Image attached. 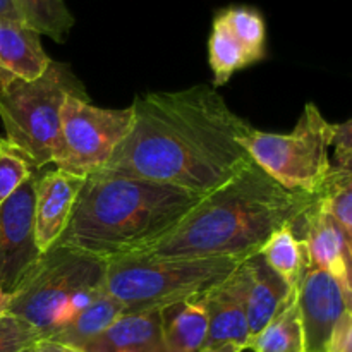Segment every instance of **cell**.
I'll return each mask as SVG.
<instances>
[{"instance_id":"obj_15","label":"cell","mask_w":352,"mask_h":352,"mask_svg":"<svg viewBox=\"0 0 352 352\" xmlns=\"http://www.w3.org/2000/svg\"><path fill=\"white\" fill-rule=\"evenodd\" d=\"M41 34L19 19H0V79L33 81L50 65Z\"/></svg>"},{"instance_id":"obj_32","label":"cell","mask_w":352,"mask_h":352,"mask_svg":"<svg viewBox=\"0 0 352 352\" xmlns=\"http://www.w3.org/2000/svg\"><path fill=\"white\" fill-rule=\"evenodd\" d=\"M24 352H34V347H31V349H28V351H24Z\"/></svg>"},{"instance_id":"obj_20","label":"cell","mask_w":352,"mask_h":352,"mask_svg":"<svg viewBox=\"0 0 352 352\" xmlns=\"http://www.w3.org/2000/svg\"><path fill=\"white\" fill-rule=\"evenodd\" d=\"M265 263L291 289H298L302 275L311 265L305 241L298 237L292 226H284L272 234L260 250Z\"/></svg>"},{"instance_id":"obj_23","label":"cell","mask_w":352,"mask_h":352,"mask_svg":"<svg viewBox=\"0 0 352 352\" xmlns=\"http://www.w3.org/2000/svg\"><path fill=\"white\" fill-rule=\"evenodd\" d=\"M318 199L327 212L352 237V172H340L332 168Z\"/></svg>"},{"instance_id":"obj_14","label":"cell","mask_w":352,"mask_h":352,"mask_svg":"<svg viewBox=\"0 0 352 352\" xmlns=\"http://www.w3.org/2000/svg\"><path fill=\"white\" fill-rule=\"evenodd\" d=\"M239 270L244 282V302L251 340L280 313L296 289L289 287L265 263L260 253L248 256L239 265Z\"/></svg>"},{"instance_id":"obj_7","label":"cell","mask_w":352,"mask_h":352,"mask_svg":"<svg viewBox=\"0 0 352 352\" xmlns=\"http://www.w3.org/2000/svg\"><path fill=\"white\" fill-rule=\"evenodd\" d=\"M333 124L315 103H306L291 133H265L251 127L241 144L251 160L282 188L316 196L332 172Z\"/></svg>"},{"instance_id":"obj_6","label":"cell","mask_w":352,"mask_h":352,"mask_svg":"<svg viewBox=\"0 0 352 352\" xmlns=\"http://www.w3.org/2000/svg\"><path fill=\"white\" fill-rule=\"evenodd\" d=\"M246 258H168L131 254L105 265L107 294L127 313L165 308L205 294L229 277Z\"/></svg>"},{"instance_id":"obj_16","label":"cell","mask_w":352,"mask_h":352,"mask_svg":"<svg viewBox=\"0 0 352 352\" xmlns=\"http://www.w3.org/2000/svg\"><path fill=\"white\" fill-rule=\"evenodd\" d=\"M162 308L126 313L82 352H168L162 337Z\"/></svg>"},{"instance_id":"obj_28","label":"cell","mask_w":352,"mask_h":352,"mask_svg":"<svg viewBox=\"0 0 352 352\" xmlns=\"http://www.w3.org/2000/svg\"><path fill=\"white\" fill-rule=\"evenodd\" d=\"M34 352H82V351L60 346V344H55V342H52V340H47V339H41L40 342L34 346Z\"/></svg>"},{"instance_id":"obj_8","label":"cell","mask_w":352,"mask_h":352,"mask_svg":"<svg viewBox=\"0 0 352 352\" xmlns=\"http://www.w3.org/2000/svg\"><path fill=\"white\" fill-rule=\"evenodd\" d=\"M133 124V107L103 109L88 96L71 95L60 117L62 153L55 167L88 177L100 172Z\"/></svg>"},{"instance_id":"obj_5","label":"cell","mask_w":352,"mask_h":352,"mask_svg":"<svg viewBox=\"0 0 352 352\" xmlns=\"http://www.w3.org/2000/svg\"><path fill=\"white\" fill-rule=\"evenodd\" d=\"M71 95H86L82 82L64 62L52 60L33 81L0 79V120L6 140L19 148L36 170L60 158V117Z\"/></svg>"},{"instance_id":"obj_3","label":"cell","mask_w":352,"mask_h":352,"mask_svg":"<svg viewBox=\"0 0 352 352\" xmlns=\"http://www.w3.org/2000/svg\"><path fill=\"white\" fill-rule=\"evenodd\" d=\"M201 195L129 175L95 172L55 246L103 261L146 253L198 205Z\"/></svg>"},{"instance_id":"obj_27","label":"cell","mask_w":352,"mask_h":352,"mask_svg":"<svg viewBox=\"0 0 352 352\" xmlns=\"http://www.w3.org/2000/svg\"><path fill=\"white\" fill-rule=\"evenodd\" d=\"M325 352H352V313L346 311L333 327Z\"/></svg>"},{"instance_id":"obj_19","label":"cell","mask_w":352,"mask_h":352,"mask_svg":"<svg viewBox=\"0 0 352 352\" xmlns=\"http://www.w3.org/2000/svg\"><path fill=\"white\" fill-rule=\"evenodd\" d=\"M126 313L127 311L122 302L113 299L105 291L85 311L79 313L71 323H67L64 329L55 332L47 340L65 347H72V349H82L86 344L105 332L112 323H116Z\"/></svg>"},{"instance_id":"obj_2","label":"cell","mask_w":352,"mask_h":352,"mask_svg":"<svg viewBox=\"0 0 352 352\" xmlns=\"http://www.w3.org/2000/svg\"><path fill=\"white\" fill-rule=\"evenodd\" d=\"M316 196L287 191L251 160L203 196L177 227L141 254L248 258L260 253L278 229L294 226Z\"/></svg>"},{"instance_id":"obj_17","label":"cell","mask_w":352,"mask_h":352,"mask_svg":"<svg viewBox=\"0 0 352 352\" xmlns=\"http://www.w3.org/2000/svg\"><path fill=\"white\" fill-rule=\"evenodd\" d=\"M162 337L168 352H201L208 337V313L201 294L160 309Z\"/></svg>"},{"instance_id":"obj_25","label":"cell","mask_w":352,"mask_h":352,"mask_svg":"<svg viewBox=\"0 0 352 352\" xmlns=\"http://www.w3.org/2000/svg\"><path fill=\"white\" fill-rule=\"evenodd\" d=\"M40 340V332L21 318L10 313L0 316V352H24Z\"/></svg>"},{"instance_id":"obj_29","label":"cell","mask_w":352,"mask_h":352,"mask_svg":"<svg viewBox=\"0 0 352 352\" xmlns=\"http://www.w3.org/2000/svg\"><path fill=\"white\" fill-rule=\"evenodd\" d=\"M0 19H21L19 12H17L14 0H0ZM24 23V21H23Z\"/></svg>"},{"instance_id":"obj_4","label":"cell","mask_w":352,"mask_h":352,"mask_svg":"<svg viewBox=\"0 0 352 352\" xmlns=\"http://www.w3.org/2000/svg\"><path fill=\"white\" fill-rule=\"evenodd\" d=\"M105 265L100 258L54 246L10 294L9 313L48 339L105 292Z\"/></svg>"},{"instance_id":"obj_21","label":"cell","mask_w":352,"mask_h":352,"mask_svg":"<svg viewBox=\"0 0 352 352\" xmlns=\"http://www.w3.org/2000/svg\"><path fill=\"white\" fill-rule=\"evenodd\" d=\"M253 352H306L305 329L298 302V289L277 316L250 340Z\"/></svg>"},{"instance_id":"obj_1","label":"cell","mask_w":352,"mask_h":352,"mask_svg":"<svg viewBox=\"0 0 352 352\" xmlns=\"http://www.w3.org/2000/svg\"><path fill=\"white\" fill-rule=\"evenodd\" d=\"M131 107L129 133L100 172L205 196L251 162L241 144L250 122L212 86L144 93Z\"/></svg>"},{"instance_id":"obj_22","label":"cell","mask_w":352,"mask_h":352,"mask_svg":"<svg viewBox=\"0 0 352 352\" xmlns=\"http://www.w3.org/2000/svg\"><path fill=\"white\" fill-rule=\"evenodd\" d=\"M21 19L36 33L64 43L76 19L64 0H14Z\"/></svg>"},{"instance_id":"obj_11","label":"cell","mask_w":352,"mask_h":352,"mask_svg":"<svg viewBox=\"0 0 352 352\" xmlns=\"http://www.w3.org/2000/svg\"><path fill=\"white\" fill-rule=\"evenodd\" d=\"M298 302L306 352H325L333 327L344 313L349 311L342 287L325 270L309 265L298 285Z\"/></svg>"},{"instance_id":"obj_10","label":"cell","mask_w":352,"mask_h":352,"mask_svg":"<svg viewBox=\"0 0 352 352\" xmlns=\"http://www.w3.org/2000/svg\"><path fill=\"white\" fill-rule=\"evenodd\" d=\"M292 229L305 241L313 267L339 282L352 313V237L327 212L318 196Z\"/></svg>"},{"instance_id":"obj_12","label":"cell","mask_w":352,"mask_h":352,"mask_svg":"<svg viewBox=\"0 0 352 352\" xmlns=\"http://www.w3.org/2000/svg\"><path fill=\"white\" fill-rule=\"evenodd\" d=\"M85 179L57 167L38 174L34 188V226L41 254L60 241Z\"/></svg>"},{"instance_id":"obj_9","label":"cell","mask_w":352,"mask_h":352,"mask_svg":"<svg viewBox=\"0 0 352 352\" xmlns=\"http://www.w3.org/2000/svg\"><path fill=\"white\" fill-rule=\"evenodd\" d=\"M40 172L31 175L0 205V291L14 294L43 256L36 243L34 188Z\"/></svg>"},{"instance_id":"obj_13","label":"cell","mask_w":352,"mask_h":352,"mask_svg":"<svg viewBox=\"0 0 352 352\" xmlns=\"http://www.w3.org/2000/svg\"><path fill=\"white\" fill-rule=\"evenodd\" d=\"M201 299L208 313V337L205 347L237 344L243 349H248L250 327L239 267L220 284L201 294Z\"/></svg>"},{"instance_id":"obj_24","label":"cell","mask_w":352,"mask_h":352,"mask_svg":"<svg viewBox=\"0 0 352 352\" xmlns=\"http://www.w3.org/2000/svg\"><path fill=\"white\" fill-rule=\"evenodd\" d=\"M36 172L40 170L34 168L19 148L6 138H0V205Z\"/></svg>"},{"instance_id":"obj_31","label":"cell","mask_w":352,"mask_h":352,"mask_svg":"<svg viewBox=\"0 0 352 352\" xmlns=\"http://www.w3.org/2000/svg\"><path fill=\"white\" fill-rule=\"evenodd\" d=\"M9 305H10V296L6 294L3 291H0V316L9 313Z\"/></svg>"},{"instance_id":"obj_18","label":"cell","mask_w":352,"mask_h":352,"mask_svg":"<svg viewBox=\"0 0 352 352\" xmlns=\"http://www.w3.org/2000/svg\"><path fill=\"white\" fill-rule=\"evenodd\" d=\"M208 62L213 72V86H223L236 72L258 64L256 57L241 38L229 28V24L215 12L212 31L208 38Z\"/></svg>"},{"instance_id":"obj_26","label":"cell","mask_w":352,"mask_h":352,"mask_svg":"<svg viewBox=\"0 0 352 352\" xmlns=\"http://www.w3.org/2000/svg\"><path fill=\"white\" fill-rule=\"evenodd\" d=\"M332 148V168L340 172H352V119L342 124H333Z\"/></svg>"},{"instance_id":"obj_30","label":"cell","mask_w":352,"mask_h":352,"mask_svg":"<svg viewBox=\"0 0 352 352\" xmlns=\"http://www.w3.org/2000/svg\"><path fill=\"white\" fill-rule=\"evenodd\" d=\"M244 349L237 344H222V346L215 347H205L201 352H243Z\"/></svg>"}]
</instances>
